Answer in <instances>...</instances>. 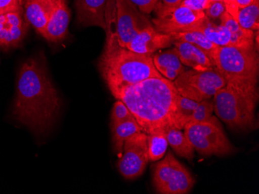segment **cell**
I'll return each mask as SVG.
<instances>
[{"mask_svg": "<svg viewBox=\"0 0 259 194\" xmlns=\"http://www.w3.org/2000/svg\"><path fill=\"white\" fill-rule=\"evenodd\" d=\"M60 106L43 59H29L19 73L13 111L16 119L39 136L53 125Z\"/></svg>", "mask_w": 259, "mask_h": 194, "instance_id": "1", "label": "cell"}, {"mask_svg": "<svg viewBox=\"0 0 259 194\" xmlns=\"http://www.w3.org/2000/svg\"><path fill=\"white\" fill-rule=\"evenodd\" d=\"M178 91L170 80L151 78L123 89L116 97L132 112L147 135L167 130L176 122Z\"/></svg>", "mask_w": 259, "mask_h": 194, "instance_id": "2", "label": "cell"}, {"mask_svg": "<svg viewBox=\"0 0 259 194\" xmlns=\"http://www.w3.org/2000/svg\"><path fill=\"white\" fill-rule=\"evenodd\" d=\"M99 68L115 98L127 87L148 78L163 77L153 63L152 55L140 54L122 47L115 32L107 33Z\"/></svg>", "mask_w": 259, "mask_h": 194, "instance_id": "3", "label": "cell"}, {"mask_svg": "<svg viewBox=\"0 0 259 194\" xmlns=\"http://www.w3.org/2000/svg\"><path fill=\"white\" fill-rule=\"evenodd\" d=\"M257 99L256 80H228L213 96V112L233 130H254Z\"/></svg>", "mask_w": 259, "mask_h": 194, "instance_id": "4", "label": "cell"}, {"mask_svg": "<svg viewBox=\"0 0 259 194\" xmlns=\"http://www.w3.org/2000/svg\"><path fill=\"white\" fill-rule=\"evenodd\" d=\"M215 70L226 81L248 79L257 81L258 57L255 48L234 46L218 47L213 58Z\"/></svg>", "mask_w": 259, "mask_h": 194, "instance_id": "5", "label": "cell"}, {"mask_svg": "<svg viewBox=\"0 0 259 194\" xmlns=\"http://www.w3.org/2000/svg\"><path fill=\"white\" fill-rule=\"evenodd\" d=\"M183 130L194 150L201 156H224L234 151L217 117L200 122L187 123Z\"/></svg>", "mask_w": 259, "mask_h": 194, "instance_id": "6", "label": "cell"}, {"mask_svg": "<svg viewBox=\"0 0 259 194\" xmlns=\"http://www.w3.org/2000/svg\"><path fill=\"white\" fill-rule=\"evenodd\" d=\"M159 161V160H158ZM153 184L161 194H186L195 184V179L171 152L155 164L153 169Z\"/></svg>", "mask_w": 259, "mask_h": 194, "instance_id": "7", "label": "cell"}, {"mask_svg": "<svg viewBox=\"0 0 259 194\" xmlns=\"http://www.w3.org/2000/svg\"><path fill=\"white\" fill-rule=\"evenodd\" d=\"M173 83L180 95L199 102L213 98L225 86L227 81L215 69L205 72L188 70L183 72Z\"/></svg>", "mask_w": 259, "mask_h": 194, "instance_id": "8", "label": "cell"}, {"mask_svg": "<svg viewBox=\"0 0 259 194\" xmlns=\"http://www.w3.org/2000/svg\"><path fill=\"white\" fill-rule=\"evenodd\" d=\"M154 11L155 28L168 34L192 31L206 17L204 11H194L180 4L169 7L159 2Z\"/></svg>", "mask_w": 259, "mask_h": 194, "instance_id": "9", "label": "cell"}, {"mask_svg": "<svg viewBox=\"0 0 259 194\" xmlns=\"http://www.w3.org/2000/svg\"><path fill=\"white\" fill-rule=\"evenodd\" d=\"M147 136L146 133L141 132L125 142L117 165L125 179H136L145 172L150 161Z\"/></svg>", "mask_w": 259, "mask_h": 194, "instance_id": "10", "label": "cell"}, {"mask_svg": "<svg viewBox=\"0 0 259 194\" xmlns=\"http://www.w3.org/2000/svg\"><path fill=\"white\" fill-rule=\"evenodd\" d=\"M114 23L115 34L123 47L141 30L151 26L148 19L130 0H116Z\"/></svg>", "mask_w": 259, "mask_h": 194, "instance_id": "11", "label": "cell"}, {"mask_svg": "<svg viewBox=\"0 0 259 194\" xmlns=\"http://www.w3.org/2000/svg\"><path fill=\"white\" fill-rule=\"evenodd\" d=\"M174 43L172 37L161 33L149 26L141 30L126 45V48L140 54H151L161 49L169 47Z\"/></svg>", "mask_w": 259, "mask_h": 194, "instance_id": "12", "label": "cell"}, {"mask_svg": "<svg viewBox=\"0 0 259 194\" xmlns=\"http://www.w3.org/2000/svg\"><path fill=\"white\" fill-rule=\"evenodd\" d=\"M70 15L67 0H52L50 16L44 38L52 43L62 42L68 33Z\"/></svg>", "mask_w": 259, "mask_h": 194, "instance_id": "13", "label": "cell"}, {"mask_svg": "<svg viewBox=\"0 0 259 194\" xmlns=\"http://www.w3.org/2000/svg\"><path fill=\"white\" fill-rule=\"evenodd\" d=\"M77 17L85 27L96 26L107 30L106 12L107 0H75Z\"/></svg>", "mask_w": 259, "mask_h": 194, "instance_id": "14", "label": "cell"}, {"mask_svg": "<svg viewBox=\"0 0 259 194\" xmlns=\"http://www.w3.org/2000/svg\"><path fill=\"white\" fill-rule=\"evenodd\" d=\"M22 7L27 24L32 26L42 37H45L52 0H22Z\"/></svg>", "mask_w": 259, "mask_h": 194, "instance_id": "15", "label": "cell"}, {"mask_svg": "<svg viewBox=\"0 0 259 194\" xmlns=\"http://www.w3.org/2000/svg\"><path fill=\"white\" fill-rule=\"evenodd\" d=\"M174 44L180 61L185 66L198 72L214 69L213 62L201 49L184 41H174Z\"/></svg>", "mask_w": 259, "mask_h": 194, "instance_id": "16", "label": "cell"}, {"mask_svg": "<svg viewBox=\"0 0 259 194\" xmlns=\"http://www.w3.org/2000/svg\"><path fill=\"white\" fill-rule=\"evenodd\" d=\"M152 60L157 71L171 82L186 71L175 48L152 55Z\"/></svg>", "mask_w": 259, "mask_h": 194, "instance_id": "17", "label": "cell"}, {"mask_svg": "<svg viewBox=\"0 0 259 194\" xmlns=\"http://www.w3.org/2000/svg\"><path fill=\"white\" fill-rule=\"evenodd\" d=\"M220 19L221 24L227 27L231 33L230 46L243 48H254L255 32L243 28L226 11L223 14Z\"/></svg>", "mask_w": 259, "mask_h": 194, "instance_id": "18", "label": "cell"}, {"mask_svg": "<svg viewBox=\"0 0 259 194\" xmlns=\"http://www.w3.org/2000/svg\"><path fill=\"white\" fill-rule=\"evenodd\" d=\"M192 31L201 32L209 41L218 47L231 44V33L228 28L222 24L217 25L213 24L206 16Z\"/></svg>", "mask_w": 259, "mask_h": 194, "instance_id": "19", "label": "cell"}, {"mask_svg": "<svg viewBox=\"0 0 259 194\" xmlns=\"http://www.w3.org/2000/svg\"><path fill=\"white\" fill-rule=\"evenodd\" d=\"M111 132L113 150L120 158L123 153V146L126 140L134 135L141 133L142 130L133 117L111 127Z\"/></svg>", "mask_w": 259, "mask_h": 194, "instance_id": "20", "label": "cell"}, {"mask_svg": "<svg viewBox=\"0 0 259 194\" xmlns=\"http://www.w3.org/2000/svg\"><path fill=\"white\" fill-rule=\"evenodd\" d=\"M167 140L168 145L176 154L188 160L193 159L194 147L184 132L171 125L167 130Z\"/></svg>", "mask_w": 259, "mask_h": 194, "instance_id": "21", "label": "cell"}, {"mask_svg": "<svg viewBox=\"0 0 259 194\" xmlns=\"http://www.w3.org/2000/svg\"><path fill=\"white\" fill-rule=\"evenodd\" d=\"M170 35L172 37L174 41L187 42L194 45L198 48L201 49L209 56L213 63V58H214L218 46L209 41L201 32H183V33H171Z\"/></svg>", "mask_w": 259, "mask_h": 194, "instance_id": "22", "label": "cell"}, {"mask_svg": "<svg viewBox=\"0 0 259 194\" xmlns=\"http://www.w3.org/2000/svg\"><path fill=\"white\" fill-rule=\"evenodd\" d=\"M150 161L157 162L164 157L168 149L167 130H161L147 135Z\"/></svg>", "mask_w": 259, "mask_h": 194, "instance_id": "23", "label": "cell"}, {"mask_svg": "<svg viewBox=\"0 0 259 194\" xmlns=\"http://www.w3.org/2000/svg\"><path fill=\"white\" fill-rule=\"evenodd\" d=\"M198 104H199L198 101L182 96L179 94L175 127L179 130H183L185 125L187 124L190 117L194 112Z\"/></svg>", "mask_w": 259, "mask_h": 194, "instance_id": "24", "label": "cell"}, {"mask_svg": "<svg viewBox=\"0 0 259 194\" xmlns=\"http://www.w3.org/2000/svg\"><path fill=\"white\" fill-rule=\"evenodd\" d=\"M259 1L254 0L251 5L240 9L238 23L243 28L257 31L259 27Z\"/></svg>", "mask_w": 259, "mask_h": 194, "instance_id": "25", "label": "cell"}, {"mask_svg": "<svg viewBox=\"0 0 259 194\" xmlns=\"http://www.w3.org/2000/svg\"><path fill=\"white\" fill-rule=\"evenodd\" d=\"M213 101L211 99L199 101L194 112L190 118L188 123L200 122L209 120L213 116Z\"/></svg>", "mask_w": 259, "mask_h": 194, "instance_id": "26", "label": "cell"}, {"mask_svg": "<svg viewBox=\"0 0 259 194\" xmlns=\"http://www.w3.org/2000/svg\"><path fill=\"white\" fill-rule=\"evenodd\" d=\"M132 112L121 100H117L113 105L111 114V127L133 118Z\"/></svg>", "mask_w": 259, "mask_h": 194, "instance_id": "27", "label": "cell"}, {"mask_svg": "<svg viewBox=\"0 0 259 194\" xmlns=\"http://www.w3.org/2000/svg\"><path fill=\"white\" fill-rule=\"evenodd\" d=\"M144 14H150L155 10L160 0H130Z\"/></svg>", "mask_w": 259, "mask_h": 194, "instance_id": "28", "label": "cell"}, {"mask_svg": "<svg viewBox=\"0 0 259 194\" xmlns=\"http://www.w3.org/2000/svg\"><path fill=\"white\" fill-rule=\"evenodd\" d=\"M225 11L226 9L225 3L223 1H218L209 4V7L205 10L204 13L208 18L218 19L220 18Z\"/></svg>", "mask_w": 259, "mask_h": 194, "instance_id": "29", "label": "cell"}, {"mask_svg": "<svg viewBox=\"0 0 259 194\" xmlns=\"http://www.w3.org/2000/svg\"><path fill=\"white\" fill-rule=\"evenodd\" d=\"M22 0H0V15L22 8Z\"/></svg>", "mask_w": 259, "mask_h": 194, "instance_id": "30", "label": "cell"}, {"mask_svg": "<svg viewBox=\"0 0 259 194\" xmlns=\"http://www.w3.org/2000/svg\"><path fill=\"white\" fill-rule=\"evenodd\" d=\"M180 5L194 11H205L209 5V0H182Z\"/></svg>", "mask_w": 259, "mask_h": 194, "instance_id": "31", "label": "cell"}, {"mask_svg": "<svg viewBox=\"0 0 259 194\" xmlns=\"http://www.w3.org/2000/svg\"><path fill=\"white\" fill-rule=\"evenodd\" d=\"M254 1V0H235L239 9L244 8V7L251 5Z\"/></svg>", "mask_w": 259, "mask_h": 194, "instance_id": "32", "label": "cell"}, {"mask_svg": "<svg viewBox=\"0 0 259 194\" xmlns=\"http://www.w3.org/2000/svg\"><path fill=\"white\" fill-rule=\"evenodd\" d=\"M182 0H162V4L165 6L174 7V6L180 5Z\"/></svg>", "mask_w": 259, "mask_h": 194, "instance_id": "33", "label": "cell"}, {"mask_svg": "<svg viewBox=\"0 0 259 194\" xmlns=\"http://www.w3.org/2000/svg\"><path fill=\"white\" fill-rule=\"evenodd\" d=\"M7 25V19L5 14L0 15V32L4 30V27Z\"/></svg>", "mask_w": 259, "mask_h": 194, "instance_id": "34", "label": "cell"}, {"mask_svg": "<svg viewBox=\"0 0 259 194\" xmlns=\"http://www.w3.org/2000/svg\"><path fill=\"white\" fill-rule=\"evenodd\" d=\"M209 4H211V3L218 2V1H223V2H224V1H225V0H209Z\"/></svg>", "mask_w": 259, "mask_h": 194, "instance_id": "35", "label": "cell"}]
</instances>
